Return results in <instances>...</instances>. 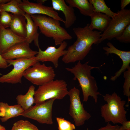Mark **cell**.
<instances>
[{
  "label": "cell",
  "mask_w": 130,
  "mask_h": 130,
  "mask_svg": "<svg viewBox=\"0 0 130 130\" xmlns=\"http://www.w3.org/2000/svg\"><path fill=\"white\" fill-rule=\"evenodd\" d=\"M120 42L128 43L130 42V24L124 30L122 34L115 39Z\"/></svg>",
  "instance_id": "obj_29"
},
{
  "label": "cell",
  "mask_w": 130,
  "mask_h": 130,
  "mask_svg": "<svg viewBox=\"0 0 130 130\" xmlns=\"http://www.w3.org/2000/svg\"><path fill=\"white\" fill-rule=\"evenodd\" d=\"M24 111L21 107L18 104L11 105L7 103L0 102V119L2 122L20 116Z\"/></svg>",
  "instance_id": "obj_17"
},
{
  "label": "cell",
  "mask_w": 130,
  "mask_h": 130,
  "mask_svg": "<svg viewBox=\"0 0 130 130\" xmlns=\"http://www.w3.org/2000/svg\"><path fill=\"white\" fill-rule=\"evenodd\" d=\"M19 6L20 8L26 13L30 15H45L65 23V20L59 16L52 7L46 6L40 3L31 2L27 0L21 1Z\"/></svg>",
  "instance_id": "obj_11"
},
{
  "label": "cell",
  "mask_w": 130,
  "mask_h": 130,
  "mask_svg": "<svg viewBox=\"0 0 130 130\" xmlns=\"http://www.w3.org/2000/svg\"><path fill=\"white\" fill-rule=\"evenodd\" d=\"M8 66L6 60L3 58L0 53V68L5 69Z\"/></svg>",
  "instance_id": "obj_31"
},
{
  "label": "cell",
  "mask_w": 130,
  "mask_h": 130,
  "mask_svg": "<svg viewBox=\"0 0 130 130\" xmlns=\"http://www.w3.org/2000/svg\"><path fill=\"white\" fill-rule=\"evenodd\" d=\"M23 15L25 18L26 21L25 41L30 44L33 41L35 46L39 48V33L38 32V27L33 21L30 15L26 13Z\"/></svg>",
  "instance_id": "obj_18"
},
{
  "label": "cell",
  "mask_w": 130,
  "mask_h": 130,
  "mask_svg": "<svg viewBox=\"0 0 130 130\" xmlns=\"http://www.w3.org/2000/svg\"><path fill=\"white\" fill-rule=\"evenodd\" d=\"M107 103L101 107V116L106 122H111L113 124H122L127 121V111L124 106L126 101L122 100L115 92L112 94H106L103 96Z\"/></svg>",
  "instance_id": "obj_4"
},
{
  "label": "cell",
  "mask_w": 130,
  "mask_h": 130,
  "mask_svg": "<svg viewBox=\"0 0 130 130\" xmlns=\"http://www.w3.org/2000/svg\"><path fill=\"white\" fill-rule=\"evenodd\" d=\"M124 77L125 80L123 85V94L124 95L128 97V102L130 101V67L129 68L127 71L124 72Z\"/></svg>",
  "instance_id": "obj_26"
},
{
  "label": "cell",
  "mask_w": 130,
  "mask_h": 130,
  "mask_svg": "<svg viewBox=\"0 0 130 130\" xmlns=\"http://www.w3.org/2000/svg\"><path fill=\"white\" fill-rule=\"evenodd\" d=\"M107 123L105 126L102 127L97 130H120V126L117 125H112L110 124V122Z\"/></svg>",
  "instance_id": "obj_30"
},
{
  "label": "cell",
  "mask_w": 130,
  "mask_h": 130,
  "mask_svg": "<svg viewBox=\"0 0 130 130\" xmlns=\"http://www.w3.org/2000/svg\"><path fill=\"white\" fill-rule=\"evenodd\" d=\"M67 46V42L64 41L57 48L54 46H50L43 51L39 47L38 48V51L36 57L39 62H51L55 68H57L58 66L59 58L66 53L67 51L65 49Z\"/></svg>",
  "instance_id": "obj_12"
},
{
  "label": "cell",
  "mask_w": 130,
  "mask_h": 130,
  "mask_svg": "<svg viewBox=\"0 0 130 130\" xmlns=\"http://www.w3.org/2000/svg\"><path fill=\"white\" fill-rule=\"evenodd\" d=\"M89 62L88 61L82 64L80 61H78L72 68H66L65 69L73 74V80L78 81L82 90L83 101L87 102L91 96L96 103L98 96L101 95L98 91L97 83L95 78L91 75V70L95 68L99 69L100 67L91 66L88 65Z\"/></svg>",
  "instance_id": "obj_2"
},
{
  "label": "cell",
  "mask_w": 130,
  "mask_h": 130,
  "mask_svg": "<svg viewBox=\"0 0 130 130\" xmlns=\"http://www.w3.org/2000/svg\"><path fill=\"white\" fill-rule=\"evenodd\" d=\"M130 3V0H121V10L125 9L126 6Z\"/></svg>",
  "instance_id": "obj_33"
},
{
  "label": "cell",
  "mask_w": 130,
  "mask_h": 130,
  "mask_svg": "<svg viewBox=\"0 0 130 130\" xmlns=\"http://www.w3.org/2000/svg\"><path fill=\"white\" fill-rule=\"evenodd\" d=\"M26 21L23 15L13 14L10 28L16 34L25 38Z\"/></svg>",
  "instance_id": "obj_20"
},
{
  "label": "cell",
  "mask_w": 130,
  "mask_h": 130,
  "mask_svg": "<svg viewBox=\"0 0 130 130\" xmlns=\"http://www.w3.org/2000/svg\"><path fill=\"white\" fill-rule=\"evenodd\" d=\"M69 5L78 9L82 14L90 16L94 12L92 5L87 0H65Z\"/></svg>",
  "instance_id": "obj_22"
},
{
  "label": "cell",
  "mask_w": 130,
  "mask_h": 130,
  "mask_svg": "<svg viewBox=\"0 0 130 130\" xmlns=\"http://www.w3.org/2000/svg\"><path fill=\"white\" fill-rule=\"evenodd\" d=\"M0 11V25L5 28H9L12 21L13 14L5 11Z\"/></svg>",
  "instance_id": "obj_28"
},
{
  "label": "cell",
  "mask_w": 130,
  "mask_h": 130,
  "mask_svg": "<svg viewBox=\"0 0 130 130\" xmlns=\"http://www.w3.org/2000/svg\"><path fill=\"white\" fill-rule=\"evenodd\" d=\"M93 5L94 12H100L106 14L112 18L117 13L112 12L106 4L104 0H89Z\"/></svg>",
  "instance_id": "obj_24"
},
{
  "label": "cell",
  "mask_w": 130,
  "mask_h": 130,
  "mask_svg": "<svg viewBox=\"0 0 130 130\" xmlns=\"http://www.w3.org/2000/svg\"><path fill=\"white\" fill-rule=\"evenodd\" d=\"M38 53V51L32 50L30 47L29 44L25 41L15 45L1 55L7 60L31 58L35 56Z\"/></svg>",
  "instance_id": "obj_13"
},
{
  "label": "cell",
  "mask_w": 130,
  "mask_h": 130,
  "mask_svg": "<svg viewBox=\"0 0 130 130\" xmlns=\"http://www.w3.org/2000/svg\"><path fill=\"white\" fill-rule=\"evenodd\" d=\"M56 119L58 125V130H74L75 125L64 118L57 117Z\"/></svg>",
  "instance_id": "obj_27"
},
{
  "label": "cell",
  "mask_w": 130,
  "mask_h": 130,
  "mask_svg": "<svg viewBox=\"0 0 130 130\" xmlns=\"http://www.w3.org/2000/svg\"><path fill=\"white\" fill-rule=\"evenodd\" d=\"M107 45L108 47H104L103 48L105 51V54L107 56L110 54H115L119 57L123 62L122 65L120 69L115 73L114 76H112L110 78L111 80L114 81L130 67L129 66L130 63V51H124L119 50L116 48L110 42H108L107 43Z\"/></svg>",
  "instance_id": "obj_15"
},
{
  "label": "cell",
  "mask_w": 130,
  "mask_h": 130,
  "mask_svg": "<svg viewBox=\"0 0 130 130\" xmlns=\"http://www.w3.org/2000/svg\"><path fill=\"white\" fill-rule=\"evenodd\" d=\"M10 0H0V4L6 3Z\"/></svg>",
  "instance_id": "obj_35"
},
{
  "label": "cell",
  "mask_w": 130,
  "mask_h": 130,
  "mask_svg": "<svg viewBox=\"0 0 130 130\" xmlns=\"http://www.w3.org/2000/svg\"><path fill=\"white\" fill-rule=\"evenodd\" d=\"M55 75L52 67L38 62L25 70L23 77L33 84L39 86L54 80Z\"/></svg>",
  "instance_id": "obj_8"
},
{
  "label": "cell",
  "mask_w": 130,
  "mask_h": 130,
  "mask_svg": "<svg viewBox=\"0 0 130 130\" xmlns=\"http://www.w3.org/2000/svg\"><path fill=\"white\" fill-rule=\"evenodd\" d=\"M0 130H6L5 127L2 125L0 124Z\"/></svg>",
  "instance_id": "obj_36"
},
{
  "label": "cell",
  "mask_w": 130,
  "mask_h": 130,
  "mask_svg": "<svg viewBox=\"0 0 130 130\" xmlns=\"http://www.w3.org/2000/svg\"><path fill=\"white\" fill-rule=\"evenodd\" d=\"M130 24V10L124 9L118 11L117 14L111 19L106 29L101 34L98 44L107 39L111 40L122 33Z\"/></svg>",
  "instance_id": "obj_6"
},
{
  "label": "cell",
  "mask_w": 130,
  "mask_h": 130,
  "mask_svg": "<svg viewBox=\"0 0 130 130\" xmlns=\"http://www.w3.org/2000/svg\"><path fill=\"white\" fill-rule=\"evenodd\" d=\"M80 94L79 90L75 87L68 91V93L70 101L69 114L77 126L83 125L86 120L91 117V115L84 108L81 101Z\"/></svg>",
  "instance_id": "obj_10"
},
{
  "label": "cell",
  "mask_w": 130,
  "mask_h": 130,
  "mask_svg": "<svg viewBox=\"0 0 130 130\" xmlns=\"http://www.w3.org/2000/svg\"></svg>",
  "instance_id": "obj_38"
},
{
  "label": "cell",
  "mask_w": 130,
  "mask_h": 130,
  "mask_svg": "<svg viewBox=\"0 0 130 130\" xmlns=\"http://www.w3.org/2000/svg\"><path fill=\"white\" fill-rule=\"evenodd\" d=\"M11 130H39L28 121L22 120L15 123Z\"/></svg>",
  "instance_id": "obj_25"
},
{
  "label": "cell",
  "mask_w": 130,
  "mask_h": 130,
  "mask_svg": "<svg viewBox=\"0 0 130 130\" xmlns=\"http://www.w3.org/2000/svg\"><path fill=\"white\" fill-rule=\"evenodd\" d=\"M30 15L41 32L46 37L52 38L55 46L60 45L65 40L72 39L71 36L61 26L59 21L45 15Z\"/></svg>",
  "instance_id": "obj_3"
},
{
  "label": "cell",
  "mask_w": 130,
  "mask_h": 130,
  "mask_svg": "<svg viewBox=\"0 0 130 130\" xmlns=\"http://www.w3.org/2000/svg\"><path fill=\"white\" fill-rule=\"evenodd\" d=\"M87 24L84 27H74L73 32L77 39L68 47L62 60L65 64L75 62L83 60L92 49L93 44H98L102 32L91 30Z\"/></svg>",
  "instance_id": "obj_1"
},
{
  "label": "cell",
  "mask_w": 130,
  "mask_h": 130,
  "mask_svg": "<svg viewBox=\"0 0 130 130\" xmlns=\"http://www.w3.org/2000/svg\"></svg>",
  "instance_id": "obj_37"
},
{
  "label": "cell",
  "mask_w": 130,
  "mask_h": 130,
  "mask_svg": "<svg viewBox=\"0 0 130 130\" xmlns=\"http://www.w3.org/2000/svg\"><path fill=\"white\" fill-rule=\"evenodd\" d=\"M120 126V130H130V121L127 120L123 122Z\"/></svg>",
  "instance_id": "obj_32"
},
{
  "label": "cell",
  "mask_w": 130,
  "mask_h": 130,
  "mask_svg": "<svg viewBox=\"0 0 130 130\" xmlns=\"http://www.w3.org/2000/svg\"><path fill=\"white\" fill-rule=\"evenodd\" d=\"M52 1L53 9L61 11L64 14L65 28H70L75 22L77 18L73 8L67 5L64 0H52Z\"/></svg>",
  "instance_id": "obj_16"
},
{
  "label": "cell",
  "mask_w": 130,
  "mask_h": 130,
  "mask_svg": "<svg viewBox=\"0 0 130 130\" xmlns=\"http://www.w3.org/2000/svg\"><path fill=\"white\" fill-rule=\"evenodd\" d=\"M35 91V87L31 85L25 94H20L17 96L16 99L17 104L20 106L24 111L30 108L34 103Z\"/></svg>",
  "instance_id": "obj_21"
},
{
  "label": "cell",
  "mask_w": 130,
  "mask_h": 130,
  "mask_svg": "<svg viewBox=\"0 0 130 130\" xmlns=\"http://www.w3.org/2000/svg\"><path fill=\"white\" fill-rule=\"evenodd\" d=\"M6 61L9 66L13 65V68L8 73L0 77V83H21V79L25 70L39 62L36 56L31 58L8 60Z\"/></svg>",
  "instance_id": "obj_7"
},
{
  "label": "cell",
  "mask_w": 130,
  "mask_h": 130,
  "mask_svg": "<svg viewBox=\"0 0 130 130\" xmlns=\"http://www.w3.org/2000/svg\"><path fill=\"white\" fill-rule=\"evenodd\" d=\"M20 0H10L5 3L0 4V11L12 13L13 14L23 15L25 13L19 7Z\"/></svg>",
  "instance_id": "obj_23"
},
{
  "label": "cell",
  "mask_w": 130,
  "mask_h": 130,
  "mask_svg": "<svg viewBox=\"0 0 130 130\" xmlns=\"http://www.w3.org/2000/svg\"><path fill=\"white\" fill-rule=\"evenodd\" d=\"M55 99H51L36 104L24 111L20 116L34 120L40 124H52L53 123L52 107Z\"/></svg>",
  "instance_id": "obj_9"
},
{
  "label": "cell",
  "mask_w": 130,
  "mask_h": 130,
  "mask_svg": "<svg viewBox=\"0 0 130 130\" xmlns=\"http://www.w3.org/2000/svg\"><path fill=\"white\" fill-rule=\"evenodd\" d=\"M25 41V38L16 34L10 28L0 25V53L2 55L15 45Z\"/></svg>",
  "instance_id": "obj_14"
},
{
  "label": "cell",
  "mask_w": 130,
  "mask_h": 130,
  "mask_svg": "<svg viewBox=\"0 0 130 130\" xmlns=\"http://www.w3.org/2000/svg\"><path fill=\"white\" fill-rule=\"evenodd\" d=\"M91 22L89 27L92 30L97 29L103 32L108 27L111 20L110 17L105 14L94 12L90 16Z\"/></svg>",
  "instance_id": "obj_19"
},
{
  "label": "cell",
  "mask_w": 130,
  "mask_h": 130,
  "mask_svg": "<svg viewBox=\"0 0 130 130\" xmlns=\"http://www.w3.org/2000/svg\"><path fill=\"white\" fill-rule=\"evenodd\" d=\"M47 1V0H37L36 1L37 3H40L43 4Z\"/></svg>",
  "instance_id": "obj_34"
},
{
  "label": "cell",
  "mask_w": 130,
  "mask_h": 130,
  "mask_svg": "<svg viewBox=\"0 0 130 130\" xmlns=\"http://www.w3.org/2000/svg\"><path fill=\"white\" fill-rule=\"evenodd\" d=\"M67 84L63 79H57L39 86L35 91L34 103L39 104L48 100L63 99L68 95Z\"/></svg>",
  "instance_id": "obj_5"
}]
</instances>
